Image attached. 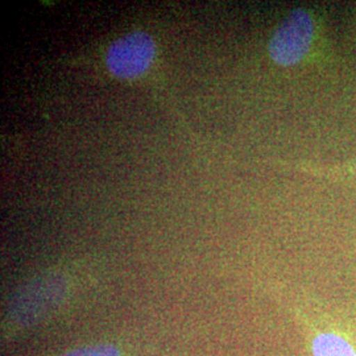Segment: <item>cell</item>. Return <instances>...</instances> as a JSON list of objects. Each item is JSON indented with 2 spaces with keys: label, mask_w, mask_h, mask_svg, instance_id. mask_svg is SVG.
<instances>
[{
  "label": "cell",
  "mask_w": 356,
  "mask_h": 356,
  "mask_svg": "<svg viewBox=\"0 0 356 356\" xmlns=\"http://www.w3.org/2000/svg\"><path fill=\"white\" fill-rule=\"evenodd\" d=\"M314 23L310 13L297 8L288 15L272 35L268 51L270 58L281 66L300 63L310 49Z\"/></svg>",
  "instance_id": "6da1fadb"
},
{
  "label": "cell",
  "mask_w": 356,
  "mask_h": 356,
  "mask_svg": "<svg viewBox=\"0 0 356 356\" xmlns=\"http://www.w3.org/2000/svg\"><path fill=\"white\" fill-rule=\"evenodd\" d=\"M156 56V42L143 31L129 32L116 38L106 53V65L111 74L122 79H134L144 74Z\"/></svg>",
  "instance_id": "7a4b0ae2"
},
{
  "label": "cell",
  "mask_w": 356,
  "mask_h": 356,
  "mask_svg": "<svg viewBox=\"0 0 356 356\" xmlns=\"http://www.w3.org/2000/svg\"><path fill=\"white\" fill-rule=\"evenodd\" d=\"M310 350L313 356H356L354 339L331 325L312 327Z\"/></svg>",
  "instance_id": "3957f363"
},
{
  "label": "cell",
  "mask_w": 356,
  "mask_h": 356,
  "mask_svg": "<svg viewBox=\"0 0 356 356\" xmlns=\"http://www.w3.org/2000/svg\"><path fill=\"white\" fill-rule=\"evenodd\" d=\"M64 356H126L124 351L113 344H99L72 351Z\"/></svg>",
  "instance_id": "277c9868"
}]
</instances>
